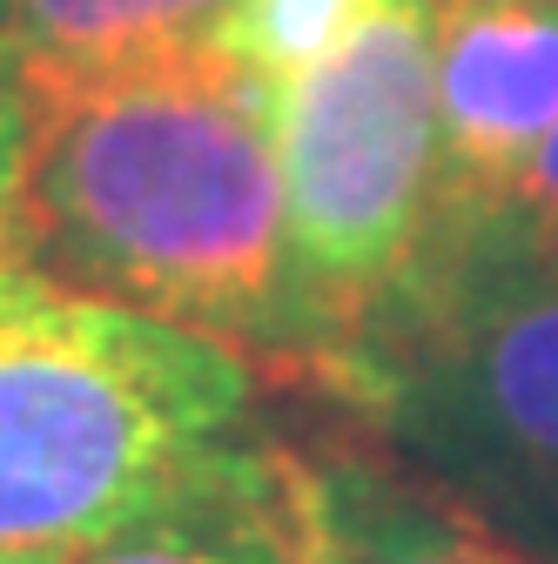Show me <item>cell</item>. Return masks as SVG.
I'll return each mask as SVG.
<instances>
[{
	"mask_svg": "<svg viewBox=\"0 0 558 564\" xmlns=\"http://www.w3.org/2000/svg\"><path fill=\"white\" fill-rule=\"evenodd\" d=\"M0 564H61V557H47V551H0Z\"/></svg>",
	"mask_w": 558,
	"mask_h": 564,
	"instance_id": "obj_12",
	"label": "cell"
},
{
	"mask_svg": "<svg viewBox=\"0 0 558 564\" xmlns=\"http://www.w3.org/2000/svg\"><path fill=\"white\" fill-rule=\"evenodd\" d=\"M236 0H21L8 54L28 61H115L149 47L216 41Z\"/></svg>",
	"mask_w": 558,
	"mask_h": 564,
	"instance_id": "obj_8",
	"label": "cell"
},
{
	"mask_svg": "<svg viewBox=\"0 0 558 564\" xmlns=\"http://www.w3.org/2000/svg\"><path fill=\"white\" fill-rule=\"evenodd\" d=\"M61 564H303L290 457L276 451L208 457L175 498L67 551Z\"/></svg>",
	"mask_w": 558,
	"mask_h": 564,
	"instance_id": "obj_6",
	"label": "cell"
},
{
	"mask_svg": "<svg viewBox=\"0 0 558 564\" xmlns=\"http://www.w3.org/2000/svg\"><path fill=\"white\" fill-rule=\"evenodd\" d=\"M498 229H512L518 242H532V249H545V256H558V128H551V141L532 155V169L518 175V188L505 195V208L492 216Z\"/></svg>",
	"mask_w": 558,
	"mask_h": 564,
	"instance_id": "obj_11",
	"label": "cell"
},
{
	"mask_svg": "<svg viewBox=\"0 0 558 564\" xmlns=\"http://www.w3.org/2000/svg\"><path fill=\"white\" fill-rule=\"evenodd\" d=\"M431 82L451 236L498 216L558 128V0H431Z\"/></svg>",
	"mask_w": 558,
	"mask_h": 564,
	"instance_id": "obj_5",
	"label": "cell"
},
{
	"mask_svg": "<svg viewBox=\"0 0 558 564\" xmlns=\"http://www.w3.org/2000/svg\"><path fill=\"white\" fill-rule=\"evenodd\" d=\"M330 377L471 511L558 544V256L451 229Z\"/></svg>",
	"mask_w": 558,
	"mask_h": 564,
	"instance_id": "obj_3",
	"label": "cell"
},
{
	"mask_svg": "<svg viewBox=\"0 0 558 564\" xmlns=\"http://www.w3.org/2000/svg\"><path fill=\"white\" fill-rule=\"evenodd\" d=\"M384 8H397V0H236L216 41L269 88H290L351 47Z\"/></svg>",
	"mask_w": 558,
	"mask_h": 564,
	"instance_id": "obj_9",
	"label": "cell"
},
{
	"mask_svg": "<svg viewBox=\"0 0 558 564\" xmlns=\"http://www.w3.org/2000/svg\"><path fill=\"white\" fill-rule=\"evenodd\" d=\"M243 349L28 269L0 275V551L67 557L223 457Z\"/></svg>",
	"mask_w": 558,
	"mask_h": 564,
	"instance_id": "obj_2",
	"label": "cell"
},
{
	"mask_svg": "<svg viewBox=\"0 0 558 564\" xmlns=\"http://www.w3.org/2000/svg\"><path fill=\"white\" fill-rule=\"evenodd\" d=\"M21 269L202 336L283 323L276 88L223 47L21 67Z\"/></svg>",
	"mask_w": 558,
	"mask_h": 564,
	"instance_id": "obj_1",
	"label": "cell"
},
{
	"mask_svg": "<svg viewBox=\"0 0 558 564\" xmlns=\"http://www.w3.org/2000/svg\"><path fill=\"white\" fill-rule=\"evenodd\" d=\"M303 564H538L505 531H484L458 511L371 477L364 464L290 457Z\"/></svg>",
	"mask_w": 558,
	"mask_h": 564,
	"instance_id": "obj_7",
	"label": "cell"
},
{
	"mask_svg": "<svg viewBox=\"0 0 558 564\" xmlns=\"http://www.w3.org/2000/svg\"><path fill=\"white\" fill-rule=\"evenodd\" d=\"M283 323L323 370L425 262L444 216L431 0L384 8L316 75L276 88Z\"/></svg>",
	"mask_w": 558,
	"mask_h": 564,
	"instance_id": "obj_4",
	"label": "cell"
},
{
	"mask_svg": "<svg viewBox=\"0 0 558 564\" xmlns=\"http://www.w3.org/2000/svg\"><path fill=\"white\" fill-rule=\"evenodd\" d=\"M14 8H21V0H0V47H8V28H14Z\"/></svg>",
	"mask_w": 558,
	"mask_h": 564,
	"instance_id": "obj_13",
	"label": "cell"
},
{
	"mask_svg": "<svg viewBox=\"0 0 558 564\" xmlns=\"http://www.w3.org/2000/svg\"><path fill=\"white\" fill-rule=\"evenodd\" d=\"M21 141H28L21 61L0 47V275L21 269Z\"/></svg>",
	"mask_w": 558,
	"mask_h": 564,
	"instance_id": "obj_10",
	"label": "cell"
}]
</instances>
